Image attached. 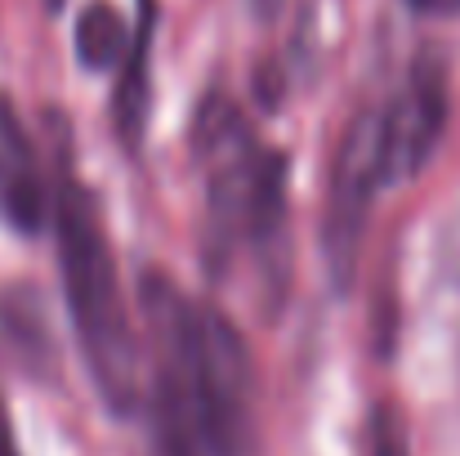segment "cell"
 I'll return each instance as SVG.
<instances>
[{
    "mask_svg": "<svg viewBox=\"0 0 460 456\" xmlns=\"http://www.w3.org/2000/svg\"><path fill=\"white\" fill-rule=\"evenodd\" d=\"M139 308L153 344V412L161 456H260L255 371L242 331L148 269Z\"/></svg>",
    "mask_w": 460,
    "mask_h": 456,
    "instance_id": "1",
    "label": "cell"
},
{
    "mask_svg": "<svg viewBox=\"0 0 460 456\" xmlns=\"http://www.w3.org/2000/svg\"><path fill=\"white\" fill-rule=\"evenodd\" d=\"M58 269H63V291L67 313L90 367L94 389L117 416H130L144 394V349L130 322V304L121 291V273L103 233L99 201L90 197L85 183L63 170L58 179Z\"/></svg>",
    "mask_w": 460,
    "mask_h": 456,
    "instance_id": "2",
    "label": "cell"
},
{
    "mask_svg": "<svg viewBox=\"0 0 460 456\" xmlns=\"http://www.w3.org/2000/svg\"><path fill=\"white\" fill-rule=\"evenodd\" d=\"M192 144L206 165V260L219 269L237 246L273 251L287 224V156L264 148L224 94L201 103Z\"/></svg>",
    "mask_w": 460,
    "mask_h": 456,
    "instance_id": "3",
    "label": "cell"
},
{
    "mask_svg": "<svg viewBox=\"0 0 460 456\" xmlns=\"http://www.w3.org/2000/svg\"><path fill=\"white\" fill-rule=\"evenodd\" d=\"M385 183L380 165V108H367L349 121L340 156L331 170V201H326V264L340 282L353 278L358 242L371 215V201Z\"/></svg>",
    "mask_w": 460,
    "mask_h": 456,
    "instance_id": "4",
    "label": "cell"
},
{
    "mask_svg": "<svg viewBox=\"0 0 460 456\" xmlns=\"http://www.w3.org/2000/svg\"><path fill=\"white\" fill-rule=\"evenodd\" d=\"M447 67L443 58L425 54L416 58L407 85L380 108V165H385V183L411 179L429 152L438 148L443 126H447Z\"/></svg>",
    "mask_w": 460,
    "mask_h": 456,
    "instance_id": "5",
    "label": "cell"
},
{
    "mask_svg": "<svg viewBox=\"0 0 460 456\" xmlns=\"http://www.w3.org/2000/svg\"><path fill=\"white\" fill-rule=\"evenodd\" d=\"M49 197L36 148L13 112V103L0 94V219L18 233H36L45 224Z\"/></svg>",
    "mask_w": 460,
    "mask_h": 456,
    "instance_id": "6",
    "label": "cell"
},
{
    "mask_svg": "<svg viewBox=\"0 0 460 456\" xmlns=\"http://www.w3.org/2000/svg\"><path fill=\"white\" fill-rule=\"evenodd\" d=\"M153 18L144 13V22L135 27V40L121 58V85L112 94V117H117V130L130 148H139L144 139V126H148V45H153Z\"/></svg>",
    "mask_w": 460,
    "mask_h": 456,
    "instance_id": "7",
    "label": "cell"
},
{
    "mask_svg": "<svg viewBox=\"0 0 460 456\" xmlns=\"http://www.w3.org/2000/svg\"><path fill=\"white\" fill-rule=\"evenodd\" d=\"M135 31L126 22V13L112 4V0H94L81 18H76V58L90 67V72H108L126 58Z\"/></svg>",
    "mask_w": 460,
    "mask_h": 456,
    "instance_id": "8",
    "label": "cell"
},
{
    "mask_svg": "<svg viewBox=\"0 0 460 456\" xmlns=\"http://www.w3.org/2000/svg\"><path fill=\"white\" fill-rule=\"evenodd\" d=\"M0 331L13 335L18 349L40 353L45 349V331H40V304L27 287H9L0 291Z\"/></svg>",
    "mask_w": 460,
    "mask_h": 456,
    "instance_id": "9",
    "label": "cell"
},
{
    "mask_svg": "<svg viewBox=\"0 0 460 456\" xmlns=\"http://www.w3.org/2000/svg\"><path fill=\"white\" fill-rule=\"evenodd\" d=\"M367 456H411L407 452V421L394 403H376L371 430H367Z\"/></svg>",
    "mask_w": 460,
    "mask_h": 456,
    "instance_id": "10",
    "label": "cell"
},
{
    "mask_svg": "<svg viewBox=\"0 0 460 456\" xmlns=\"http://www.w3.org/2000/svg\"><path fill=\"white\" fill-rule=\"evenodd\" d=\"M0 456H22L18 452V439H13V421L4 412V398H0Z\"/></svg>",
    "mask_w": 460,
    "mask_h": 456,
    "instance_id": "11",
    "label": "cell"
},
{
    "mask_svg": "<svg viewBox=\"0 0 460 456\" xmlns=\"http://www.w3.org/2000/svg\"><path fill=\"white\" fill-rule=\"evenodd\" d=\"M411 9H420V13H456L460 0H407Z\"/></svg>",
    "mask_w": 460,
    "mask_h": 456,
    "instance_id": "12",
    "label": "cell"
},
{
    "mask_svg": "<svg viewBox=\"0 0 460 456\" xmlns=\"http://www.w3.org/2000/svg\"><path fill=\"white\" fill-rule=\"evenodd\" d=\"M255 4H260V13H273V4H278V0H255Z\"/></svg>",
    "mask_w": 460,
    "mask_h": 456,
    "instance_id": "13",
    "label": "cell"
},
{
    "mask_svg": "<svg viewBox=\"0 0 460 456\" xmlns=\"http://www.w3.org/2000/svg\"><path fill=\"white\" fill-rule=\"evenodd\" d=\"M45 4H49V9H58V4H63V0H45Z\"/></svg>",
    "mask_w": 460,
    "mask_h": 456,
    "instance_id": "14",
    "label": "cell"
}]
</instances>
